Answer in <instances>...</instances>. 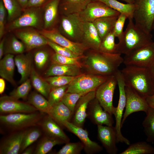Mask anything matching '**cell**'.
Wrapping results in <instances>:
<instances>
[{
	"label": "cell",
	"mask_w": 154,
	"mask_h": 154,
	"mask_svg": "<svg viewBox=\"0 0 154 154\" xmlns=\"http://www.w3.org/2000/svg\"><path fill=\"white\" fill-rule=\"evenodd\" d=\"M120 71L125 86L145 98L154 94V84L148 68L126 65Z\"/></svg>",
	"instance_id": "cell-1"
},
{
	"label": "cell",
	"mask_w": 154,
	"mask_h": 154,
	"mask_svg": "<svg viewBox=\"0 0 154 154\" xmlns=\"http://www.w3.org/2000/svg\"><path fill=\"white\" fill-rule=\"evenodd\" d=\"M121 54H110L94 50L86 57V66L93 74L106 76L115 75L123 63Z\"/></svg>",
	"instance_id": "cell-2"
},
{
	"label": "cell",
	"mask_w": 154,
	"mask_h": 154,
	"mask_svg": "<svg viewBox=\"0 0 154 154\" xmlns=\"http://www.w3.org/2000/svg\"><path fill=\"white\" fill-rule=\"evenodd\" d=\"M125 30L117 43L118 53L126 55L152 43V36L136 25L133 19H128Z\"/></svg>",
	"instance_id": "cell-3"
},
{
	"label": "cell",
	"mask_w": 154,
	"mask_h": 154,
	"mask_svg": "<svg viewBox=\"0 0 154 154\" xmlns=\"http://www.w3.org/2000/svg\"><path fill=\"white\" fill-rule=\"evenodd\" d=\"M43 14L42 7L27 8L19 17L8 23L6 26V29L9 32L26 27L42 30L44 29Z\"/></svg>",
	"instance_id": "cell-4"
},
{
	"label": "cell",
	"mask_w": 154,
	"mask_h": 154,
	"mask_svg": "<svg viewBox=\"0 0 154 154\" xmlns=\"http://www.w3.org/2000/svg\"><path fill=\"white\" fill-rule=\"evenodd\" d=\"M133 19L135 24L151 33L154 21V0H135Z\"/></svg>",
	"instance_id": "cell-5"
},
{
	"label": "cell",
	"mask_w": 154,
	"mask_h": 154,
	"mask_svg": "<svg viewBox=\"0 0 154 154\" xmlns=\"http://www.w3.org/2000/svg\"><path fill=\"white\" fill-rule=\"evenodd\" d=\"M110 76L82 74L75 76L68 85L66 92L87 93L96 91Z\"/></svg>",
	"instance_id": "cell-6"
},
{
	"label": "cell",
	"mask_w": 154,
	"mask_h": 154,
	"mask_svg": "<svg viewBox=\"0 0 154 154\" xmlns=\"http://www.w3.org/2000/svg\"><path fill=\"white\" fill-rule=\"evenodd\" d=\"M84 24L79 13L62 15L58 30L63 35L70 40L82 42Z\"/></svg>",
	"instance_id": "cell-7"
},
{
	"label": "cell",
	"mask_w": 154,
	"mask_h": 154,
	"mask_svg": "<svg viewBox=\"0 0 154 154\" xmlns=\"http://www.w3.org/2000/svg\"><path fill=\"white\" fill-rule=\"evenodd\" d=\"M117 82L119 97L118 103L117 107H114L113 114L116 120V129L117 143H124L127 145H130V141L122 135L121 128V123L123 116V112L125 108L126 96L125 91V85L124 80L120 70H119L115 75Z\"/></svg>",
	"instance_id": "cell-8"
},
{
	"label": "cell",
	"mask_w": 154,
	"mask_h": 154,
	"mask_svg": "<svg viewBox=\"0 0 154 154\" xmlns=\"http://www.w3.org/2000/svg\"><path fill=\"white\" fill-rule=\"evenodd\" d=\"M39 31L47 39L68 49L78 56L84 55V52L89 48L82 42H75L66 37L56 28L50 29H43Z\"/></svg>",
	"instance_id": "cell-9"
},
{
	"label": "cell",
	"mask_w": 154,
	"mask_h": 154,
	"mask_svg": "<svg viewBox=\"0 0 154 154\" xmlns=\"http://www.w3.org/2000/svg\"><path fill=\"white\" fill-rule=\"evenodd\" d=\"M123 58L125 66L148 68L154 62V42L125 55Z\"/></svg>",
	"instance_id": "cell-10"
},
{
	"label": "cell",
	"mask_w": 154,
	"mask_h": 154,
	"mask_svg": "<svg viewBox=\"0 0 154 154\" xmlns=\"http://www.w3.org/2000/svg\"><path fill=\"white\" fill-rule=\"evenodd\" d=\"M12 32L23 43L27 51L47 45L48 39L35 28H23Z\"/></svg>",
	"instance_id": "cell-11"
},
{
	"label": "cell",
	"mask_w": 154,
	"mask_h": 154,
	"mask_svg": "<svg viewBox=\"0 0 154 154\" xmlns=\"http://www.w3.org/2000/svg\"><path fill=\"white\" fill-rule=\"evenodd\" d=\"M79 14L84 22L92 23L97 19L103 17L118 16L120 13L103 2L95 0L90 3L85 9Z\"/></svg>",
	"instance_id": "cell-12"
},
{
	"label": "cell",
	"mask_w": 154,
	"mask_h": 154,
	"mask_svg": "<svg viewBox=\"0 0 154 154\" xmlns=\"http://www.w3.org/2000/svg\"><path fill=\"white\" fill-rule=\"evenodd\" d=\"M117 84L115 75L111 76L96 90L95 98L103 109L112 115L114 107L113 104V96Z\"/></svg>",
	"instance_id": "cell-13"
},
{
	"label": "cell",
	"mask_w": 154,
	"mask_h": 154,
	"mask_svg": "<svg viewBox=\"0 0 154 154\" xmlns=\"http://www.w3.org/2000/svg\"><path fill=\"white\" fill-rule=\"evenodd\" d=\"M41 116L35 112L9 114L0 116L1 122L8 127L20 129L33 125L38 122Z\"/></svg>",
	"instance_id": "cell-14"
},
{
	"label": "cell",
	"mask_w": 154,
	"mask_h": 154,
	"mask_svg": "<svg viewBox=\"0 0 154 154\" xmlns=\"http://www.w3.org/2000/svg\"><path fill=\"white\" fill-rule=\"evenodd\" d=\"M126 102L125 110L121 123V127L128 116L131 114L139 111L146 113L149 106L146 98L142 97L131 88L125 86Z\"/></svg>",
	"instance_id": "cell-15"
},
{
	"label": "cell",
	"mask_w": 154,
	"mask_h": 154,
	"mask_svg": "<svg viewBox=\"0 0 154 154\" xmlns=\"http://www.w3.org/2000/svg\"><path fill=\"white\" fill-rule=\"evenodd\" d=\"M62 125L79 138L83 145L84 149L86 153L93 154L98 153L102 150V146L90 139L88 131L82 127L77 126L70 121H64Z\"/></svg>",
	"instance_id": "cell-16"
},
{
	"label": "cell",
	"mask_w": 154,
	"mask_h": 154,
	"mask_svg": "<svg viewBox=\"0 0 154 154\" xmlns=\"http://www.w3.org/2000/svg\"><path fill=\"white\" fill-rule=\"evenodd\" d=\"M37 110L29 103L21 102L10 96L0 97V112L1 113H29L35 112Z\"/></svg>",
	"instance_id": "cell-17"
},
{
	"label": "cell",
	"mask_w": 154,
	"mask_h": 154,
	"mask_svg": "<svg viewBox=\"0 0 154 154\" xmlns=\"http://www.w3.org/2000/svg\"><path fill=\"white\" fill-rule=\"evenodd\" d=\"M87 113V117L97 125L113 126L112 115L103 109L96 98L90 103Z\"/></svg>",
	"instance_id": "cell-18"
},
{
	"label": "cell",
	"mask_w": 154,
	"mask_h": 154,
	"mask_svg": "<svg viewBox=\"0 0 154 154\" xmlns=\"http://www.w3.org/2000/svg\"><path fill=\"white\" fill-rule=\"evenodd\" d=\"M98 136L107 152L110 154H116L117 136L115 128L113 126L97 125Z\"/></svg>",
	"instance_id": "cell-19"
},
{
	"label": "cell",
	"mask_w": 154,
	"mask_h": 154,
	"mask_svg": "<svg viewBox=\"0 0 154 154\" xmlns=\"http://www.w3.org/2000/svg\"><path fill=\"white\" fill-rule=\"evenodd\" d=\"M96 91L89 92L82 96L75 106L70 121L80 127L83 126L87 117V110L90 102L95 98Z\"/></svg>",
	"instance_id": "cell-20"
},
{
	"label": "cell",
	"mask_w": 154,
	"mask_h": 154,
	"mask_svg": "<svg viewBox=\"0 0 154 154\" xmlns=\"http://www.w3.org/2000/svg\"><path fill=\"white\" fill-rule=\"evenodd\" d=\"M61 0H48L42 6L44 29H50L54 27L57 20Z\"/></svg>",
	"instance_id": "cell-21"
},
{
	"label": "cell",
	"mask_w": 154,
	"mask_h": 154,
	"mask_svg": "<svg viewBox=\"0 0 154 154\" xmlns=\"http://www.w3.org/2000/svg\"><path fill=\"white\" fill-rule=\"evenodd\" d=\"M25 131L14 133L7 137L1 143V154H17L20 153L22 142Z\"/></svg>",
	"instance_id": "cell-22"
},
{
	"label": "cell",
	"mask_w": 154,
	"mask_h": 154,
	"mask_svg": "<svg viewBox=\"0 0 154 154\" xmlns=\"http://www.w3.org/2000/svg\"><path fill=\"white\" fill-rule=\"evenodd\" d=\"M60 125L48 115L41 123L42 127L47 135L60 139L66 143L69 142L70 139Z\"/></svg>",
	"instance_id": "cell-23"
},
{
	"label": "cell",
	"mask_w": 154,
	"mask_h": 154,
	"mask_svg": "<svg viewBox=\"0 0 154 154\" xmlns=\"http://www.w3.org/2000/svg\"><path fill=\"white\" fill-rule=\"evenodd\" d=\"M101 42V39L93 23H84L82 42L89 48L99 50Z\"/></svg>",
	"instance_id": "cell-24"
},
{
	"label": "cell",
	"mask_w": 154,
	"mask_h": 154,
	"mask_svg": "<svg viewBox=\"0 0 154 154\" xmlns=\"http://www.w3.org/2000/svg\"><path fill=\"white\" fill-rule=\"evenodd\" d=\"M92 0H61L59 11L62 15L80 13L86 8Z\"/></svg>",
	"instance_id": "cell-25"
},
{
	"label": "cell",
	"mask_w": 154,
	"mask_h": 154,
	"mask_svg": "<svg viewBox=\"0 0 154 154\" xmlns=\"http://www.w3.org/2000/svg\"><path fill=\"white\" fill-rule=\"evenodd\" d=\"M80 68L74 65L52 64L45 73L47 77L66 76H76L82 73Z\"/></svg>",
	"instance_id": "cell-26"
},
{
	"label": "cell",
	"mask_w": 154,
	"mask_h": 154,
	"mask_svg": "<svg viewBox=\"0 0 154 154\" xmlns=\"http://www.w3.org/2000/svg\"><path fill=\"white\" fill-rule=\"evenodd\" d=\"M14 55L5 54L0 61V75L1 78L11 84L15 85L13 78L15 64Z\"/></svg>",
	"instance_id": "cell-27"
},
{
	"label": "cell",
	"mask_w": 154,
	"mask_h": 154,
	"mask_svg": "<svg viewBox=\"0 0 154 154\" xmlns=\"http://www.w3.org/2000/svg\"><path fill=\"white\" fill-rule=\"evenodd\" d=\"M14 59L15 66L21 76L19 82L21 84L27 80L30 76L32 68L31 56L29 54L22 53L17 55Z\"/></svg>",
	"instance_id": "cell-28"
},
{
	"label": "cell",
	"mask_w": 154,
	"mask_h": 154,
	"mask_svg": "<svg viewBox=\"0 0 154 154\" xmlns=\"http://www.w3.org/2000/svg\"><path fill=\"white\" fill-rule=\"evenodd\" d=\"M118 16L104 17L97 19L93 23L102 40L112 31Z\"/></svg>",
	"instance_id": "cell-29"
},
{
	"label": "cell",
	"mask_w": 154,
	"mask_h": 154,
	"mask_svg": "<svg viewBox=\"0 0 154 154\" xmlns=\"http://www.w3.org/2000/svg\"><path fill=\"white\" fill-rule=\"evenodd\" d=\"M54 120L62 125L65 121H70L73 113L62 101L52 106L49 114Z\"/></svg>",
	"instance_id": "cell-30"
},
{
	"label": "cell",
	"mask_w": 154,
	"mask_h": 154,
	"mask_svg": "<svg viewBox=\"0 0 154 154\" xmlns=\"http://www.w3.org/2000/svg\"><path fill=\"white\" fill-rule=\"evenodd\" d=\"M31 83L35 90L40 94L48 98L51 87L46 80L41 77L32 67L30 75Z\"/></svg>",
	"instance_id": "cell-31"
},
{
	"label": "cell",
	"mask_w": 154,
	"mask_h": 154,
	"mask_svg": "<svg viewBox=\"0 0 154 154\" xmlns=\"http://www.w3.org/2000/svg\"><path fill=\"white\" fill-rule=\"evenodd\" d=\"M103 2L112 9L125 15L128 19H133L134 4L123 3L117 0H97Z\"/></svg>",
	"instance_id": "cell-32"
},
{
	"label": "cell",
	"mask_w": 154,
	"mask_h": 154,
	"mask_svg": "<svg viewBox=\"0 0 154 154\" xmlns=\"http://www.w3.org/2000/svg\"><path fill=\"white\" fill-rule=\"evenodd\" d=\"M29 103L33 106L38 110L46 113L49 115L52 106L50 104L48 100L41 94L34 92L29 96Z\"/></svg>",
	"instance_id": "cell-33"
},
{
	"label": "cell",
	"mask_w": 154,
	"mask_h": 154,
	"mask_svg": "<svg viewBox=\"0 0 154 154\" xmlns=\"http://www.w3.org/2000/svg\"><path fill=\"white\" fill-rule=\"evenodd\" d=\"M14 35L5 39L4 54L17 55L23 53L26 50L23 43Z\"/></svg>",
	"instance_id": "cell-34"
},
{
	"label": "cell",
	"mask_w": 154,
	"mask_h": 154,
	"mask_svg": "<svg viewBox=\"0 0 154 154\" xmlns=\"http://www.w3.org/2000/svg\"><path fill=\"white\" fill-rule=\"evenodd\" d=\"M120 154H153L154 147L145 141L133 143Z\"/></svg>",
	"instance_id": "cell-35"
},
{
	"label": "cell",
	"mask_w": 154,
	"mask_h": 154,
	"mask_svg": "<svg viewBox=\"0 0 154 154\" xmlns=\"http://www.w3.org/2000/svg\"><path fill=\"white\" fill-rule=\"evenodd\" d=\"M142 123L148 142H154V109L149 107Z\"/></svg>",
	"instance_id": "cell-36"
},
{
	"label": "cell",
	"mask_w": 154,
	"mask_h": 154,
	"mask_svg": "<svg viewBox=\"0 0 154 154\" xmlns=\"http://www.w3.org/2000/svg\"><path fill=\"white\" fill-rule=\"evenodd\" d=\"M65 143L62 140L47 135L39 142L34 151L36 154H45L49 152L55 145Z\"/></svg>",
	"instance_id": "cell-37"
},
{
	"label": "cell",
	"mask_w": 154,
	"mask_h": 154,
	"mask_svg": "<svg viewBox=\"0 0 154 154\" xmlns=\"http://www.w3.org/2000/svg\"><path fill=\"white\" fill-rule=\"evenodd\" d=\"M7 10V20L10 23L19 17L23 10L17 0H2Z\"/></svg>",
	"instance_id": "cell-38"
},
{
	"label": "cell",
	"mask_w": 154,
	"mask_h": 154,
	"mask_svg": "<svg viewBox=\"0 0 154 154\" xmlns=\"http://www.w3.org/2000/svg\"><path fill=\"white\" fill-rule=\"evenodd\" d=\"M86 56L83 55L76 57H72L62 56L55 52L52 55L51 60L52 64L74 65L81 68L84 65L80 60Z\"/></svg>",
	"instance_id": "cell-39"
},
{
	"label": "cell",
	"mask_w": 154,
	"mask_h": 154,
	"mask_svg": "<svg viewBox=\"0 0 154 154\" xmlns=\"http://www.w3.org/2000/svg\"><path fill=\"white\" fill-rule=\"evenodd\" d=\"M115 37L113 30L102 40L99 50L106 53H117V44L115 42Z\"/></svg>",
	"instance_id": "cell-40"
},
{
	"label": "cell",
	"mask_w": 154,
	"mask_h": 154,
	"mask_svg": "<svg viewBox=\"0 0 154 154\" xmlns=\"http://www.w3.org/2000/svg\"><path fill=\"white\" fill-rule=\"evenodd\" d=\"M41 133L38 128H34L25 131L23 136L20 153H22L40 136Z\"/></svg>",
	"instance_id": "cell-41"
},
{
	"label": "cell",
	"mask_w": 154,
	"mask_h": 154,
	"mask_svg": "<svg viewBox=\"0 0 154 154\" xmlns=\"http://www.w3.org/2000/svg\"><path fill=\"white\" fill-rule=\"evenodd\" d=\"M31 81L28 79L21 84L17 88L13 90L10 93V96L13 98L19 100L24 99L28 95L31 87Z\"/></svg>",
	"instance_id": "cell-42"
},
{
	"label": "cell",
	"mask_w": 154,
	"mask_h": 154,
	"mask_svg": "<svg viewBox=\"0 0 154 154\" xmlns=\"http://www.w3.org/2000/svg\"><path fill=\"white\" fill-rule=\"evenodd\" d=\"M68 85L51 89L49 94L48 100L53 106L62 101L66 93Z\"/></svg>",
	"instance_id": "cell-43"
},
{
	"label": "cell",
	"mask_w": 154,
	"mask_h": 154,
	"mask_svg": "<svg viewBox=\"0 0 154 154\" xmlns=\"http://www.w3.org/2000/svg\"><path fill=\"white\" fill-rule=\"evenodd\" d=\"M75 77L66 76H57L48 77L45 79L52 89L68 85Z\"/></svg>",
	"instance_id": "cell-44"
},
{
	"label": "cell",
	"mask_w": 154,
	"mask_h": 154,
	"mask_svg": "<svg viewBox=\"0 0 154 154\" xmlns=\"http://www.w3.org/2000/svg\"><path fill=\"white\" fill-rule=\"evenodd\" d=\"M87 93L66 92L61 101L71 110L73 115L78 102L82 96Z\"/></svg>",
	"instance_id": "cell-45"
},
{
	"label": "cell",
	"mask_w": 154,
	"mask_h": 154,
	"mask_svg": "<svg viewBox=\"0 0 154 154\" xmlns=\"http://www.w3.org/2000/svg\"><path fill=\"white\" fill-rule=\"evenodd\" d=\"M84 149V146L80 142L66 143L56 153L57 154H79Z\"/></svg>",
	"instance_id": "cell-46"
},
{
	"label": "cell",
	"mask_w": 154,
	"mask_h": 154,
	"mask_svg": "<svg viewBox=\"0 0 154 154\" xmlns=\"http://www.w3.org/2000/svg\"><path fill=\"white\" fill-rule=\"evenodd\" d=\"M49 56L48 52L44 49L36 51L34 55V59L36 67L39 69L42 68L47 62Z\"/></svg>",
	"instance_id": "cell-47"
},
{
	"label": "cell",
	"mask_w": 154,
	"mask_h": 154,
	"mask_svg": "<svg viewBox=\"0 0 154 154\" xmlns=\"http://www.w3.org/2000/svg\"><path fill=\"white\" fill-rule=\"evenodd\" d=\"M47 45L50 47L55 52L62 56L72 57L78 56L68 49L60 46L48 39Z\"/></svg>",
	"instance_id": "cell-48"
},
{
	"label": "cell",
	"mask_w": 154,
	"mask_h": 154,
	"mask_svg": "<svg viewBox=\"0 0 154 154\" xmlns=\"http://www.w3.org/2000/svg\"><path fill=\"white\" fill-rule=\"evenodd\" d=\"M127 19L124 15L120 14L115 23L113 31L116 37L119 39L121 36L123 32L124 25Z\"/></svg>",
	"instance_id": "cell-49"
},
{
	"label": "cell",
	"mask_w": 154,
	"mask_h": 154,
	"mask_svg": "<svg viewBox=\"0 0 154 154\" xmlns=\"http://www.w3.org/2000/svg\"><path fill=\"white\" fill-rule=\"evenodd\" d=\"M7 11L2 0H0V39L3 37L6 28L5 21Z\"/></svg>",
	"instance_id": "cell-50"
},
{
	"label": "cell",
	"mask_w": 154,
	"mask_h": 154,
	"mask_svg": "<svg viewBox=\"0 0 154 154\" xmlns=\"http://www.w3.org/2000/svg\"><path fill=\"white\" fill-rule=\"evenodd\" d=\"M48 0H29L26 7H42Z\"/></svg>",
	"instance_id": "cell-51"
},
{
	"label": "cell",
	"mask_w": 154,
	"mask_h": 154,
	"mask_svg": "<svg viewBox=\"0 0 154 154\" xmlns=\"http://www.w3.org/2000/svg\"><path fill=\"white\" fill-rule=\"evenodd\" d=\"M6 37H3L0 42V59H1L4 54L5 44Z\"/></svg>",
	"instance_id": "cell-52"
},
{
	"label": "cell",
	"mask_w": 154,
	"mask_h": 154,
	"mask_svg": "<svg viewBox=\"0 0 154 154\" xmlns=\"http://www.w3.org/2000/svg\"><path fill=\"white\" fill-rule=\"evenodd\" d=\"M146 99L149 106L154 109V94L147 97Z\"/></svg>",
	"instance_id": "cell-53"
},
{
	"label": "cell",
	"mask_w": 154,
	"mask_h": 154,
	"mask_svg": "<svg viewBox=\"0 0 154 154\" xmlns=\"http://www.w3.org/2000/svg\"><path fill=\"white\" fill-rule=\"evenodd\" d=\"M149 72L154 84V62L148 68Z\"/></svg>",
	"instance_id": "cell-54"
},
{
	"label": "cell",
	"mask_w": 154,
	"mask_h": 154,
	"mask_svg": "<svg viewBox=\"0 0 154 154\" xmlns=\"http://www.w3.org/2000/svg\"><path fill=\"white\" fill-rule=\"evenodd\" d=\"M5 88V83L4 79L1 78H0V94H2Z\"/></svg>",
	"instance_id": "cell-55"
},
{
	"label": "cell",
	"mask_w": 154,
	"mask_h": 154,
	"mask_svg": "<svg viewBox=\"0 0 154 154\" xmlns=\"http://www.w3.org/2000/svg\"><path fill=\"white\" fill-rule=\"evenodd\" d=\"M33 151V148L31 146H29L25 149L22 153V154H31Z\"/></svg>",
	"instance_id": "cell-56"
},
{
	"label": "cell",
	"mask_w": 154,
	"mask_h": 154,
	"mask_svg": "<svg viewBox=\"0 0 154 154\" xmlns=\"http://www.w3.org/2000/svg\"><path fill=\"white\" fill-rule=\"evenodd\" d=\"M23 10L26 9L29 0H17Z\"/></svg>",
	"instance_id": "cell-57"
},
{
	"label": "cell",
	"mask_w": 154,
	"mask_h": 154,
	"mask_svg": "<svg viewBox=\"0 0 154 154\" xmlns=\"http://www.w3.org/2000/svg\"><path fill=\"white\" fill-rule=\"evenodd\" d=\"M124 1L127 3L129 4H134L135 2V0H121Z\"/></svg>",
	"instance_id": "cell-58"
},
{
	"label": "cell",
	"mask_w": 154,
	"mask_h": 154,
	"mask_svg": "<svg viewBox=\"0 0 154 154\" xmlns=\"http://www.w3.org/2000/svg\"><path fill=\"white\" fill-rule=\"evenodd\" d=\"M153 29L154 30V21L153 23Z\"/></svg>",
	"instance_id": "cell-59"
},
{
	"label": "cell",
	"mask_w": 154,
	"mask_h": 154,
	"mask_svg": "<svg viewBox=\"0 0 154 154\" xmlns=\"http://www.w3.org/2000/svg\"><path fill=\"white\" fill-rule=\"evenodd\" d=\"M92 0L93 1V0Z\"/></svg>",
	"instance_id": "cell-60"
}]
</instances>
